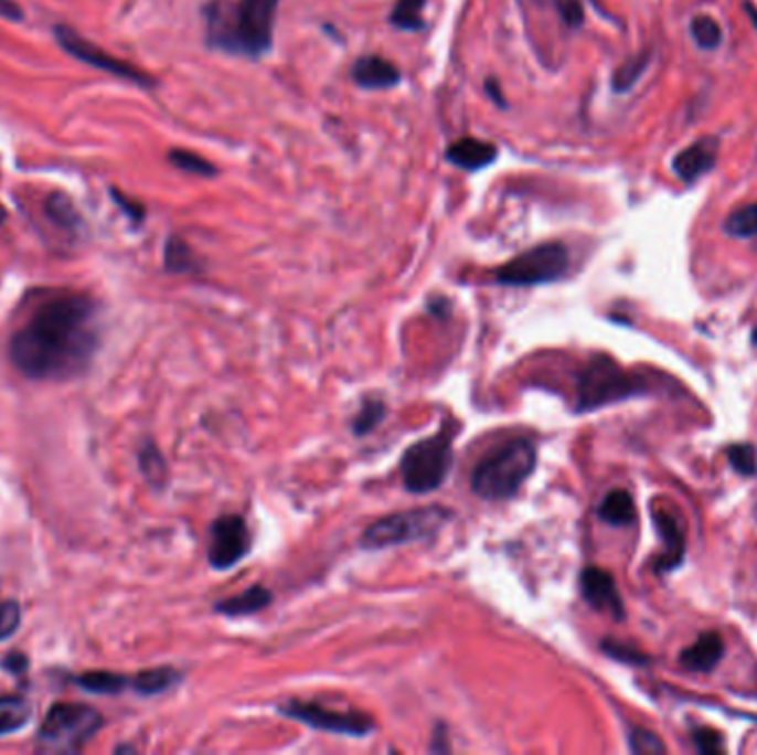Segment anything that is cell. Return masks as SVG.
<instances>
[{
    "instance_id": "37",
    "label": "cell",
    "mask_w": 757,
    "mask_h": 755,
    "mask_svg": "<svg viewBox=\"0 0 757 755\" xmlns=\"http://www.w3.org/2000/svg\"><path fill=\"white\" fill-rule=\"evenodd\" d=\"M556 8L569 28H580V23H583V3L580 0H556Z\"/></svg>"
},
{
    "instance_id": "28",
    "label": "cell",
    "mask_w": 757,
    "mask_h": 755,
    "mask_svg": "<svg viewBox=\"0 0 757 755\" xmlns=\"http://www.w3.org/2000/svg\"><path fill=\"white\" fill-rule=\"evenodd\" d=\"M691 36H693L695 45L700 50H706V52L717 50L722 45V41H724L722 28L711 17H695L691 21Z\"/></svg>"
},
{
    "instance_id": "25",
    "label": "cell",
    "mask_w": 757,
    "mask_h": 755,
    "mask_svg": "<svg viewBox=\"0 0 757 755\" xmlns=\"http://www.w3.org/2000/svg\"><path fill=\"white\" fill-rule=\"evenodd\" d=\"M649 61H651V59H649L647 52L627 59V61L616 70V74H614V78H611L614 92L627 94V92L640 81V76L644 74V70L649 67Z\"/></svg>"
},
{
    "instance_id": "42",
    "label": "cell",
    "mask_w": 757,
    "mask_h": 755,
    "mask_svg": "<svg viewBox=\"0 0 757 755\" xmlns=\"http://www.w3.org/2000/svg\"><path fill=\"white\" fill-rule=\"evenodd\" d=\"M746 12H748V17H750V19H753V25H755V28H757V12H755V10H753V8H750V6H746Z\"/></svg>"
},
{
    "instance_id": "22",
    "label": "cell",
    "mask_w": 757,
    "mask_h": 755,
    "mask_svg": "<svg viewBox=\"0 0 757 755\" xmlns=\"http://www.w3.org/2000/svg\"><path fill=\"white\" fill-rule=\"evenodd\" d=\"M598 517L609 523V525H631L636 523V506L629 492L625 490H614L609 492L600 508H598Z\"/></svg>"
},
{
    "instance_id": "8",
    "label": "cell",
    "mask_w": 757,
    "mask_h": 755,
    "mask_svg": "<svg viewBox=\"0 0 757 755\" xmlns=\"http://www.w3.org/2000/svg\"><path fill=\"white\" fill-rule=\"evenodd\" d=\"M569 268V251L561 242L539 244L497 270V281L503 286H541L561 279Z\"/></svg>"
},
{
    "instance_id": "32",
    "label": "cell",
    "mask_w": 757,
    "mask_h": 755,
    "mask_svg": "<svg viewBox=\"0 0 757 755\" xmlns=\"http://www.w3.org/2000/svg\"><path fill=\"white\" fill-rule=\"evenodd\" d=\"M169 160H171L178 169H182V171H186V173H193V176H215V173H217V169H215L209 160H204V158H200V156H195V153H191V151L175 149V151L169 153Z\"/></svg>"
},
{
    "instance_id": "36",
    "label": "cell",
    "mask_w": 757,
    "mask_h": 755,
    "mask_svg": "<svg viewBox=\"0 0 757 755\" xmlns=\"http://www.w3.org/2000/svg\"><path fill=\"white\" fill-rule=\"evenodd\" d=\"M691 737H693V744L700 753H722V748H724L719 733L713 729H695L691 733Z\"/></svg>"
},
{
    "instance_id": "20",
    "label": "cell",
    "mask_w": 757,
    "mask_h": 755,
    "mask_svg": "<svg viewBox=\"0 0 757 755\" xmlns=\"http://www.w3.org/2000/svg\"><path fill=\"white\" fill-rule=\"evenodd\" d=\"M182 680V673L173 667L145 669L131 678V689L142 695H158L173 689Z\"/></svg>"
},
{
    "instance_id": "1",
    "label": "cell",
    "mask_w": 757,
    "mask_h": 755,
    "mask_svg": "<svg viewBox=\"0 0 757 755\" xmlns=\"http://www.w3.org/2000/svg\"><path fill=\"white\" fill-rule=\"evenodd\" d=\"M100 348V312L81 293H52L34 304L10 337L12 365L34 382L81 376Z\"/></svg>"
},
{
    "instance_id": "9",
    "label": "cell",
    "mask_w": 757,
    "mask_h": 755,
    "mask_svg": "<svg viewBox=\"0 0 757 755\" xmlns=\"http://www.w3.org/2000/svg\"><path fill=\"white\" fill-rule=\"evenodd\" d=\"M279 713L297 720L310 729L337 733V735H352V737H365L376 726L370 715L359 711H334L328 706H321L317 702H301V700H288L279 706Z\"/></svg>"
},
{
    "instance_id": "29",
    "label": "cell",
    "mask_w": 757,
    "mask_h": 755,
    "mask_svg": "<svg viewBox=\"0 0 757 755\" xmlns=\"http://www.w3.org/2000/svg\"><path fill=\"white\" fill-rule=\"evenodd\" d=\"M384 417H386V406H384V402H376V400L365 402V404L361 406V411L356 413L354 422H352V433H354L356 437H363V435L372 433L378 424H382Z\"/></svg>"
},
{
    "instance_id": "38",
    "label": "cell",
    "mask_w": 757,
    "mask_h": 755,
    "mask_svg": "<svg viewBox=\"0 0 757 755\" xmlns=\"http://www.w3.org/2000/svg\"><path fill=\"white\" fill-rule=\"evenodd\" d=\"M28 667H30V660L21 651H14V653L6 656V660H3V669H8L14 676H23L28 671Z\"/></svg>"
},
{
    "instance_id": "13",
    "label": "cell",
    "mask_w": 757,
    "mask_h": 755,
    "mask_svg": "<svg viewBox=\"0 0 757 755\" xmlns=\"http://www.w3.org/2000/svg\"><path fill=\"white\" fill-rule=\"evenodd\" d=\"M717 151H719V140L717 138H700L695 140L691 147L682 149L673 162L671 169L673 173L686 182L693 184L697 178H702L704 173H708L715 167L717 160Z\"/></svg>"
},
{
    "instance_id": "10",
    "label": "cell",
    "mask_w": 757,
    "mask_h": 755,
    "mask_svg": "<svg viewBox=\"0 0 757 755\" xmlns=\"http://www.w3.org/2000/svg\"><path fill=\"white\" fill-rule=\"evenodd\" d=\"M56 34V41L58 45L70 54L74 56L76 61L94 67V70H100V72H107V74H114L118 78H125L129 83H136V85H142V87H153V81L140 72L138 67L125 63V61H118L116 56L107 54L105 50H100L98 45L89 43L87 39H83L81 34H76L72 28H63L58 25L54 30Z\"/></svg>"
},
{
    "instance_id": "44",
    "label": "cell",
    "mask_w": 757,
    "mask_h": 755,
    "mask_svg": "<svg viewBox=\"0 0 757 755\" xmlns=\"http://www.w3.org/2000/svg\"><path fill=\"white\" fill-rule=\"evenodd\" d=\"M753 343H755V345H757V330H755V332H753Z\"/></svg>"
},
{
    "instance_id": "35",
    "label": "cell",
    "mask_w": 757,
    "mask_h": 755,
    "mask_svg": "<svg viewBox=\"0 0 757 755\" xmlns=\"http://www.w3.org/2000/svg\"><path fill=\"white\" fill-rule=\"evenodd\" d=\"M600 647L607 656H611L614 660L627 662V664H647L649 662V658L644 653H640L636 647H629V645L618 642V640H603Z\"/></svg>"
},
{
    "instance_id": "7",
    "label": "cell",
    "mask_w": 757,
    "mask_h": 755,
    "mask_svg": "<svg viewBox=\"0 0 757 755\" xmlns=\"http://www.w3.org/2000/svg\"><path fill=\"white\" fill-rule=\"evenodd\" d=\"M640 393L642 384L633 374L622 370L614 359L598 354L578 380V411L589 413Z\"/></svg>"
},
{
    "instance_id": "17",
    "label": "cell",
    "mask_w": 757,
    "mask_h": 755,
    "mask_svg": "<svg viewBox=\"0 0 757 755\" xmlns=\"http://www.w3.org/2000/svg\"><path fill=\"white\" fill-rule=\"evenodd\" d=\"M724 656V642L719 634L706 631L691 647L680 653V664L689 671H711Z\"/></svg>"
},
{
    "instance_id": "31",
    "label": "cell",
    "mask_w": 757,
    "mask_h": 755,
    "mask_svg": "<svg viewBox=\"0 0 757 755\" xmlns=\"http://www.w3.org/2000/svg\"><path fill=\"white\" fill-rule=\"evenodd\" d=\"M726 457H728V464L733 466V470L737 475H744V477L757 475V455H755V448L750 444L728 446Z\"/></svg>"
},
{
    "instance_id": "41",
    "label": "cell",
    "mask_w": 757,
    "mask_h": 755,
    "mask_svg": "<svg viewBox=\"0 0 757 755\" xmlns=\"http://www.w3.org/2000/svg\"><path fill=\"white\" fill-rule=\"evenodd\" d=\"M486 89H488V94L492 96V100H494L499 107H505V98L501 96V89H499L497 81H488V83H486Z\"/></svg>"
},
{
    "instance_id": "39",
    "label": "cell",
    "mask_w": 757,
    "mask_h": 755,
    "mask_svg": "<svg viewBox=\"0 0 757 755\" xmlns=\"http://www.w3.org/2000/svg\"><path fill=\"white\" fill-rule=\"evenodd\" d=\"M0 17L19 23L23 21V10L19 8V3H14V0H0Z\"/></svg>"
},
{
    "instance_id": "34",
    "label": "cell",
    "mask_w": 757,
    "mask_h": 755,
    "mask_svg": "<svg viewBox=\"0 0 757 755\" xmlns=\"http://www.w3.org/2000/svg\"><path fill=\"white\" fill-rule=\"evenodd\" d=\"M629 748L633 753H664L667 751L664 742L655 733L640 726L629 731Z\"/></svg>"
},
{
    "instance_id": "6",
    "label": "cell",
    "mask_w": 757,
    "mask_h": 755,
    "mask_svg": "<svg viewBox=\"0 0 757 755\" xmlns=\"http://www.w3.org/2000/svg\"><path fill=\"white\" fill-rule=\"evenodd\" d=\"M452 433L444 428L441 433L426 437L411 446L402 459V479L406 490L415 495H428L441 488L452 470Z\"/></svg>"
},
{
    "instance_id": "15",
    "label": "cell",
    "mask_w": 757,
    "mask_h": 755,
    "mask_svg": "<svg viewBox=\"0 0 757 755\" xmlns=\"http://www.w3.org/2000/svg\"><path fill=\"white\" fill-rule=\"evenodd\" d=\"M352 78L363 89H391L402 76L399 70L382 56H363L352 65Z\"/></svg>"
},
{
    "instance_id": "30",
    "label": "cell",
    "mask_w": 757,
    "mask_h": 755,
    "mask_svg": "<svg viewBox=\"0 0 757 755\" xmlns=\"http://www.w3.org/2000/svg\"><path fill=\"white\" fill-rule=\"evenodd\" d=\"M47 215H50V220H54L65 231H76L81 226V217H78L74 204L63 195H54L47 200Z\"/></svg>"
},
{
    "instance_id": "27",
    "label": "cell",
    "mask_w": 757,
    "mask_h": 755,
    "mask_svg": "<svg viewBox=\"0 0 757 755\" xmlns=\"http://www.w3.org/2000/svg\"><path fill=\"white\" fill-rule=\"evenodd\" d=\"M164 266L171 273H193L198 270V259L180 237H171L164 251Z\"/></svg>"
},
{
    "instance_id": "21",
    "label": "cell",
    "mask_w": 757,
    "mask_h": 755,
    "mask_svg": "<svg viewBox=\"0 0 757 755\" xmlns=\"http://www.w3.org/2000/svg\"><path fill=\"white\" fill-rule=\"evenodd\" d=\"M74 682L81 689L89 693H98V695H116V693H122L125 689H131V678L122 673H114V671H87V673L74 676Z\"/></svg>"
},
{
    "instance_id": "23",
    "label": "cell",
    "mask_w": 757,
    "mask_h": 755,
    "mask_svg": "<svg viewBox=\"0 0 757 755\" xmlns=\"http://www.w3.org/2000/svg\"><path fill=\"white\" fill-rule=\"evenodd\" d=\"M138 466H140V472L145 475V479L153 486V488H162L164 481H167V461L160 453V448L147 439L140 450H138Z\"/></svg>"
},
{
    "instance_id": "11",
    "label": "cell",
    "mask_w": 757,
    "mask_h": 755,
    "mask_svg": "<svg viewBox=\"0 0 757 755\" xmlns=\"http://www.w3.org/2000/svg\"><path fill=\"white\" fill-rule=\"evenodd\" d=\"M250 552V530L239 514H224L211 525L209 563L213 570H231Z\"/></svg>"
},
{
    "instance_id": "3",
    "label": "cell",
    "mask_w": 757,
    "mask_h": 755,
    "mask_svg": "<svg viewBox=\"0 0 757 755\" xmlns=\"http://www.w3.org/2000/svg\"><path fill=\"white\" fill-rule=\"evenodd\" d=\"M536 468V448L530 439H514L483 459L472 475V492L486 501L512 499Z\"/></svg>"
},
{
    "instance_id": "16",
    "label": "cell",
    "mask_w": 757,
    "mask_h": 755,
    "mask_svg": "<svg viewBox=\"0 0 757 755\" xmlns=\"http://www.w3.org/2000/svg\"><path fill=\"white\" fill-rule=\"evenodd\" d=\"M499 156V149L492 142H483L477 138H463L459 142H455L446 158L450 164L466 169V171H479L490 167Z\"/></svg>"
},
{
    "instance_id": "43",
    "label": "cell",
    "mask_w": 757,
    "mask_h": 755,
    "mask_svg": "<svg viewBox=\"0 0 757 755\" xmlns=\"http://www.w3.org/2000/svg\"><path fill=\"white\" fill-rule=\"evenodd\" d=\"M6 220V211H3V206H0V222H3Z\"/></svg>"
},
{
    "instance_id": "24",
    "label": "cell",
    "mask_w": 757,
    "mask_h": 755,
    "mask_svg": "<svg viewBox=\"0 0 757 755\" xmlns=\"http://www.w3.org/2000/svg\"><path fill=\"white\" fill-rule=\"evenodd\" d=\"M724 231L731 237H739V240H750L757 237V204H744L739 209H735L726 222H724Z\"/></svg>"
},
{
    "instance_id": "33",
    "label": "cell",
    "mask_w": 757,
    "mask_h": 755,
    "mask_svg": "<svg viewBox=\"0 0 757 755\" xmlns=\"http://www.w3.org/2000/svg\"><path fill=\"white\" fill-rule=\"evenodd\" d=\"M23 623V609L19 600H0V642L12 638Z\"/></svg>"
},
{
    "instance_id": "26",
    "label": "cell",
    "mask_w": 757,
    "mask_h": 755,
    "mask_svg": "<svg viewBox=\"0 0 757 755\" xmlns=\"http://www.w3.org/2000/svg\"><path fill=\"white\" fill-rule=\"evenodd\" d=\"M426 0H397L391 23L404 32H419L424 28Z\"/></svg>"
},
{
    "instance_id": "2",
    "label": "cell",
    "mask_w": 757,
    "mask_h": 755,
    "mask_svg": "<svg viewBox=\"0 0 757 755\" xmlns=\"http://www.w3.org/2000/svg\"><path fill=\"white\" fill-rule=\"evenodd\" d=\"M279 0H239L228 6L215 0L206 10V36L215 50L248 59L264 56L273 45Z\"/></svg>"
},
{
    "instance_id": "4",
    "label": "cell",
    "mask_w": 757,
    "mask_h": 755,
    "mask_svg": "<svg viewBox=\"0 0 757 755\" xmlns=\"http://www.w3.org/2000/svg\"><path fill=\"white\" fill-rule=\"evenodd\" d=\"M452 519V512L444 506H428L419 510L395 512L374 521L361 534V547L365 550H386L395 545H406L424 539L437 536L444 525Z\"/></svg>"
},
{
    "instance_id": "18",
    "label": "cell",
    "mask_w": 757,
    "mask_h": 755,
    "mask_svg": "<svg viewBox=\"0 0 757 755\" xmlns=\"http://www.w3.org/2000/svg\"><path fill=\"white\" fill-rule=\"evenodd\" d=\"M270 603H273L270 589H266L264 585H253V587L244 589L242 594H235L226 600H220L215 605V612L222 616H250V614L266 609Z\"/></svg>"
},
{
    "instance_id": "14",
    "label": "cell",
    "mask_w": 757,
    "mask_h": 755,
    "mask_svg": "<svg viewBox=\"0 0 757 755\" xmlns=\"http://www.w3.org/2000/svg\"><path fill=\"white\" fill-rule=\"evenodd\" d=\"M651 517H653L658 534H660V539H662V543L667 547V552L662 556H658V561H655V572L662 574V572L675 570L682 563V559L686 554L684 530H682L678 517L671 510L655 508V510H651Z\"/></svg>"
},
{
    "instance_id": "5",
    "label": "cell",
    "mask_w": 757,
    "mask_h": 755,
    "mask_svg": "<svg viewBox=\"0 0 757 755\" xmlns=\"http://www.w3.org/2000/svg\"><path fill=\"white\" fill-rule=\"evenodd\" d=\"M103 726L105 717L98 709L78 702H58L47 711L36 742L41 751L74 753L81 751Z\"/></svg>"
},
{
    "instance_id": "40",
    "label": "cell",
    "mask_w": 757,
    "mask_h": 755,
    "mask_svg": "<svg viewBox=\"0 0 757 755\" xmlns=\"http://www.w3.org/2000/svg\"><path fill=\"white\" fill-rule=\"evenodd\" d=\"M116 202L129 213V217H134V220H142V206H138V204H131L125 195H118L116 193Z\"/></svg>"
},
{
    "instance_id": "19",
    "label": "cell",
    "mask_w": 757,
    "mask_h": 755,
    "mask_svg": "<svg viewBox=\"0 0 757 755\" xmlns=\"http://www.w3.org/2000/svg\"><path fill=\"white\" fill-rule=\"evenodd\" d=\"M32 704L23 695L0 693V737L23 731L32 722Z\"/></svg>"
},
{
    "instance_id": "12",
    "label": "cell",
    "mask_w": 757,
    "mask_h": 755,
    "mask_svg": "<svg viewBox=\"0 0 757 755\" xmlns=\"http://www.w3.org/2000/svg\"><path fill=\"white\" fill-rule=\"evenodd\" d=\"M580 592L589 607L603 614H611L616 620L625 618V605L616 581L600 567H585L580 574Z\"/></svg>"
}]
</instances>
